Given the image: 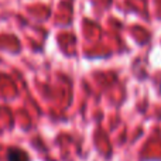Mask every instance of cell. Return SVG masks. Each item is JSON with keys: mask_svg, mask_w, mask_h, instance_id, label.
I'll list each match as a JSON object with an SVG mask.
<instances>
[{"mask_svg": "<svg viewBox=\"0 0 161 161\" xmlns=\"http://www.w3.org/2000/svg\"><path fill=\"white\" fill-rule=\"evenodd\" d=\"M6 158H7V161H30V157H28V154L25 153L24 150L16 148V147L10 148V150L7 151Z\"/></svg>", "mask_w": 161, "mask_h": 161, "instance_id": "1", "label": "cell"}]
</instances>
